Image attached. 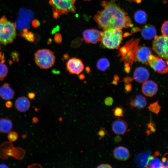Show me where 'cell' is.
Returning <instances> with one entry per match:
<instances>
[{"label":"cell","instance_id":"cell-17","mask_svg":"<svg viewBox=\"0 0 168 168\" xmlns=\"http://www.w3.org/2000/svg\"><path fill=\"white\" fill-rule=\"evenodd\" d=\"M15 106L18 111L22 112H26L29 110L30 106V102L27 97L22 96L18 97L16 100Z\"/></svg>","mask_w":168,"mask_h":168},{"label":"cell","instance_id":"cell-9","mask_svg":"<svg viewBox=\"0 0 168 168\" xmlns=\"http://www.w3.org/2000/svg\"><path fill=\"white\" fill-rule=\"evenodd\" d=\"M148 63L154 70L158 73L164 74L168 72V60H165L152 54L148 58Z\"/></svg>","mask_w":168,"mask_h":168},{"label":"cell","instance_id":"cell-32","mask_svg":"<svg viewBox=\"0 0 168 168\" xmlns=\"http://www.w3.org/2000/svg\"><path fill=\"white\" fill-rule=\"evenodd\" d=\"M114 115L117 117H121L123 116V110L120 107H116L112 110Z\"/></svg>","mask_w":168,"mask_h":168},{"label":"cell","instance_id":"cell-28","mask_svg":"<svg viewBox=\"0 0 168 168\" xmlns=\"http://www.w3.org/2000/svg\"><path fill=\"white\" fill-rule=\"evenodd\" d=\"M8 72L6 65L0 62V81H2L7 76Z\"/></svg>","mask_w":168,"mask_h":168},{"label":"cell","instance_id":"cell-30","mask_svg":"<svg viewBox=\"0 0 168 168\" xmlns=\"http://www.w3.org/2000/svg\"><path fill=\"white\" fill-rule=\"evenodd\" d=\"M18 138V135L16 132L15 131H10L7 135V138L11 142L16 141Z\"/></svg>","mask_w":168,"mask_h":168},{"label":"cell","instance_id":"cell-14","mask_svg":"<svg viewBox=\"0 0 168 168\" xmlns=\"http://www.w3.org/2000/svg\"><path fill=\"white\" fill-rule=\"evenodd\" d=\"M157 90V85L154 82L147 80L143 82L142 87V91L145 96L152 97L156 93Z\"/></svg>","mask_w":168,"mask_h":168},{"label":"cell","instance_id":"cell-41","mask_svg":"<svg viewBox=\"0 0 168 168\" xmlns=\"http://www.w3.org/2000/svg\"><path fill=\"white\" fill-rule=\"evenodd\" d=\"M114 141L116 142H119L121 141L122 138L120 136H116L114 138Z\"/></svg>","mask_w":168,"mask_h":168},{"label":"cell","instance_id":"cell-20","mask_svg":"<svg viewBox=\"0 0 168 168\" xmlns=\"http://www.w3.org/2000/svg\"><path fill=\"white\" fill-rule=\"evenodd\" d=\"M156 30L153 25L148 24L144 25L141 30V34L142 37L147 40L153 39L156 35Z\"/></svg>","mask_w":168,"mask_h":168},{"label":"cell","instance_id":"cell-19","mask_svg":"<svg viewBox=\"0 0 168 168\" xmlns=\"http://www.w3.org/2000/svg\"><path fill=\"white\" fill-rule=\"evenodd\" d=\"M14 95V91L8 83H5L0 87V96L3 100H11Z\"/></svg>","mask_w":168,"mask_h":168},{"label":"cell","instance_id":"cell-48","mask_svg":"<svg viewBox=\"0 0 168 168\" xmlns=\"http://www.w3.org/2000/svg\"><path fill=\"white\" fill-rule=\"evenodd\" d=\"M35 95L34 94H31L29 95V97L30 99H33L35 96Z\"/></svg>","mask_w":168,"mask_h":168},{"label":"cell","instance_id":"cell-5","mask_svg":"<svg viewBox=\"0 0 168 168\" xmlns=\"http://www.w3.org/2000/svg\"><path fill=\"white\" fill-rule=\"evenodd\" d=\"M36 64L40 68L47 69L54 66L55 60L54 53L47 49L37 50L34 54Z\"/></svg>","mask_w":168,"mask_h":168},{"label":"cell","instance_id":"cell-16","mask_svg":"<svg viewBox=\"0 0 168 168\" xmlns=\"http://www.w3.org/2000/svg\"><path fill=\"white\" fill-rule=\"evenodd\" d=\"M113 155L115 159L122 161H126L130 157L128 149L122 146L115 147L113 151Z\"/></svg>","mask_w":168,"mask_h":168},{"label":"cell","instance_id":"cell-34","mask_svg":"<svg viewBox=\"0 0 168 168\" xmlns=\"http://www.w3.org/2000/svg\"><path fill=\"white\" fill-rule=\"evenodd\" d=\"M54 40L57 44H60L62 41V38L61 34L60 33H56L54 36Z\"/></svg>","mask_w":168,"mask_h":168},{"label":"cell","instance_id":"cell-3","mask_svg":"<svg viewBox=\"0 0 168 168\" xmlns=\"http://www.w3.org/2000/svg\"><path fill=\"white\" fill-rule=\"evenodd\" d=\"M140 40L132 39L120 49L119 55L121 56V60L124 61L125 66L131 67L134 61L136 60V52Z\"/></svg>","mask_w":168,"mask_h":168},{"label":"cell","instance_id":"cell-4","mask_svg":"<svg viewBox=\"0 0 168 168\" xmlns=\"http://www.w3.org/2000/svg\"><path fill=\"white\" fill-rule=\"evenodd\" d=\"M16 35L15 24L7 20L5 16L0 19V42L3 44L12 43Z\"/></svg>","mask_w":168,"mask_h":168},{"label":"cell","instance_id":"cell-7","mask_svg":"<svg viewBox=\"0 0 168 168\" xmlns=\"http://www.w3.org/2000/svg\"><path fill=\"white\" fill-rule=\"evenodd\" d=\"M25 152L22 148L14 147L12 143L5 142L0 145V157L3 159H8V156L21 160L25 155Z\"/></svg>","mask_w":168,"mask_h":168},{"label":"cell","instance_id":"cell-39","mask_svg":"<svg viewBox=\"0 0 168 168\" xmlns=\"http://www.w3.org/2000/svg\"><path fill=\"white\" fill-rule=\"evenodd\" d=\"M133 80V78L129 77H127L124 79V81L125 84L130 83V82Z\"/></svg>","mask_w":168,"mask_h":168},{"label":"cell","instance_id":"cell-1","mask_svg":"<svg viewBox=\"0 0 168 168\" xmlns=\"http://www.w3.org/2000/svg\"><path fill=\"white\" fill-rule=\"evenodd\" d=\"M103 9L99 11L94 19L99 27L103 30L110 28L120 29L133 26L131 19L114 0L104 1L101 3Z\"/></svg>","mask_w":168,"mask_h":168},{"label":"cell","instance_id":"cell-11","mask_svg":"<svg viewBox=\"0 0 168 168\" xmlns=\"http://www.w3.org/2000/svg\"><path fill=\"white\" fill-rule=\"evenodd\" d=\"M66 65L68 71L72 74L79 75L84 69V65L82 61L77 58L70 59L67 62Z\"/></svg>","mask_w":168,"mask_h":168},{"label":"cell","instance_id":"cell-42","mask_svg":"<svg viewBox=\"0 0 168 168\" xmlns=\"http://www.w3.org/2000/svg\"><path fill=\"white\" fill-rule=\"evenodd\" d=\"M39 121L38 118L36 117H34L32 119V123L33 124H36Z\"/></svg>","mask_w":168,"mask_h":168},{"label":"cell","instance_id":"cell-6","mask_svg":"<svg viewBox=\"0 0 168 168\" xmlns=\"http://www.w3.org/2000/svg\"><path fill=\"white\" fill-rule=\"evenodd\" d=\"M49 3L52 6L54 18L69 12H75L76 10L75 3L71 0H49Z\"/></svg>","mask_w":168,"mask_h":168},{"label":"cell","instance_id":"cell-21","mask_svg":"<svg viewBox=\"0 0 168 168\" xmlns=\"http://www.w3.org/2000/svg\"><path fill=\"white\" fill-rule=\"evenodd\" d=\"M130 104L131 109L137 108L141 109L147 105V101L145 97L141 95H137L134 99H131Z\"/></svg>","mask_w":168,"mask_h":168},{"label":"cell","instance_id":"cell-49","mask_svg":"<svg viewBox=\"0 0 168 168\" xmlns=\"http://www.w3.org/2000/svg\"><path fill=\"white\" fill-rule=\"evenodd\" d=\"M86 72L87 73H88L90 71V68L88 67H87L86 68Z\"/></svg>","mask_w":168,"mask_h":168},{"label":"cell","instance_id":"cell-33","mask_svg":"<svg viewBox=\"0 0 168 168\" xmlns=\"http://www.w3.org/2000/svg\"><path fill=\"white\" fill-rule=\"evenodd\" d=\"M107 133V132L102 127H100L99 131L97 135L99 136L100 139H101Z\"/></svg>","mask_w":168,"mask_h":168},{"label":"cell","instance_id":"cell-35","mask_svg":"<svg viewBox=\"0 0 168 168\" xmlns=\"http://www.w3.org/2000/svg\"><path fill=\"white\" fill-rule=\"evenodd\" d=\"M114 102L113 99L110 97H106L105 100L104 102L105 104L107 106H110L112 105Z\"/></svg>","mask_w":168,"mask_h":168},{"label":"cell","instance_id":"cell-36","mask_svg":"<svg viewBox=\"0 0 168 168\" xmlns=\"http://www.w3.org/2000/svg\"><path fill=\"white\" fill-rule=\"evenodd\" d=\"M161 161V167L162 168H168V161L166 157H163L162 158Z\"/></svg>","mask_w":168,"mask_h":168},{"label":"cell","instance_id":"cell-38","mask_svg":"<svg viewBox=\"0 0 168 168\" xmlns=\"http://www.w3.org/2000/svg\"><path fill=\"white\" fill-rule=\"evenodd\" d=\"M28 168H42L41 165L37 163H34L32 165L28 166Z\"/></svg>","mask_w":168,"mask_h":168},{"label":"cell","instance_id":"cell-44","mask_svg":"<svg viewBox=\"0 0 168 168\" xmlns=\"http://www.w3.org/2000/svg\"><path fill=\"white\" fill-rule=\"evenodd\" d=\"M119 79V78L118 76L117 75H115L114 77V80L113 82L112 83L114 84H116L117 83V82L118 81Z\"/></svg>","mask_w":168,"mask_h":168},{"label":"cell","instance_id":"cell-8","mask_svg":"<svg viewBox=\"0 0 168 168\" xmlns=\"http://www.w3.org/2000/svg\"><path fill=\"white\" fill-rule=\"evenodd\" d=\"M154 38L152 49L161 58L168 60V37L156 35Z\"/></svg>","mask_w":168,"mask_h":168},{"label":"cell","instance_id":"cell-10","mask_svg":"<svg viewBox=\"0 0 168 168\" xmlns=\"http://www.w3.org/2000/svg\"><path fill=\"white\" fill-rule=\"evenodd\" d=\"M101 31L96 29H90L84 30L82 33V40L87 44H95L100 41Z\"/></svg>","mask_w":168,"mask_h":168},{"label":"cell","instance_id":"cell-12","mask_svg":"<svg viewBox=\"0 0 168 168\" xmlns=\"http://www.w3.org/2000/svg\"><path fill=\"white\" fill-rule=\"evenodd\" d=\"M19 18L16 23V25L18 28L26 27L29 26V24H29V22L33 17V13L29 10L21 9L19 14Z\"/></svg>","mask_w":168,"mask_h":168},{"label":"cell","instance_id":"cell-50","mask_svg":"<svg viewBox=\"0 0 168 168\" xmlns=\"http://www.w3.org/2000/svg\"><path fill=\"white\" fill-rule=\"evenodd\" d=\"M22 138L24 139L26 138L27 135L26 134H24L22 136Z\"/></svg>","mask_w":168,"mask_h":168},{"label":"cell","instance_id":"cell-31","mask_svg":"<svg viewBox=\"0 0 168 168\" xmlns=\"http://www.w3.org/2000/svg\"><path fill=\"white\" fill-rule=\"evenodd\" d=\"M168 21H165L163 23L161 28V31L162 35L168 37Z\"/></svg>","mask_w":168,"mask_h":168},{"label":"cell","instance_id":"cell-43","mask_svg":"<svg viewBox=\"0 0 168 168\" xmlns=\"http://www.w3.org/2000/svg\"><path fill=\"white\" fill-rule=\"evenodd\" d=\"M5 105L7 107L10 108L12 106V103L10 101H8L6 102Z\"/></svg>","mask_w":168,"mask_h":168},{"label":"cell","instance_id":"cell-45","mask_svg":"<svg viewBox=\"0 0 168 168\" xmlns=\"http://www.w3.org/2000/svg\"><path fill=\"white\" fill-rule=\"evenodd\" d=\"M9 168V167L7 165L5 164H0V168Z\"/></svg>","mask_w":168,"mask_h":168},{"label":"cell","instance_id":"cell-22","mask_svg":"<svg viewBox=\"0 0 168 168\" xmlns=\"http://www.w3.org/2000/svg\"><path fill=\"white\" fill-rule=\"evenodd\" d=\"M151 155L150 151H146L138 154L135 158V162L139 167H145Z\"/></svg>","mask_w":168,"mask_h":168},{"label":"cell","instance_id":"cell-29","mask_svg":"<svg viewBox=\"0 0 168 168\" xmlns=\"http://www.w3.org/2000/svg\"><path fill=\"white\" fill-rule=\"evenodd\" d=\"M147 128L146 133L148 136L150 134L155 132L156 130L155 124L151 121L147 124Z\"/></svg>","mask_w":168,"mask_h":168},{"label":"cell","instance_id":"cell-46","mask_svg":"<svg viewBox=\"0 0 168 168\" xmlns=\"http://www.w3.org/2000/svg\"><path fill=\"white\" fill-rule=\"evenodd\" d=\"M69 58V55L67 54H64L63 56V58L64 60L67 59Z\"/></svg>","mask_w":168,"mask_h":168},{"label":"cell","instance_id":"cell-18","mask_svg":"<svg viewBox=\"0 0 168 168\" xmlns=\"http://www.w3.org/2000/svg\"><path fill=\"white\" fill-rule=\"evenodd\" d=\"M149 76L147 69L143 67H138L134 71L133 79L139 83H143L148 79Z\"/></svg>","mask_w":168,"mask_h":168},{"label":"cell","instance_id":"cell-51","mask_svg":"<svg viewBox=\"0 0 168 168\" xmlns=\"http://www.w3.org/2000/svg\"><path fill=\"white\" fill-rule=\"evenodd\" d=\"M84 1H90L91 0H83Z\"/></svg>","mask_w":168,"mask_h":168},{"label":"cell","instance_id":"cell-25","mask_svg":"<svg viewBox=\"0 0 168 168\" xmlns=\"http://www.w3.org/2000/svg\"><path fill=\"white\" fill-rule=\"evenodd\" d=\"M134 17L137 22L140 24H143L147 21L148 16L145 11L139 10L135 13Z\"/></svg>","mask_w":168,"mask_h":168},{"label":"cell","instance_id":"cell-40","mask_svg":"<svg viewBox=\"0 0 168 168\" xmlns=\"http://www.w3.org/2000/svg\"><path fill=\"white\" fill-rule=\"evenodd\" d=\"M131 85L130 83L127 84L125 86V89L126 92L130 91L131 90Z\"/></svg>","mask_w":168,"mask_h":168},{"label":"cell","instance_id":"cell-26","mask_svg":"<svg viewBox=\"0 0 168 168\" xmlns=\"http://www.w3.org/2000/svg\"><path fill=\"white\" fill-rule=\"evenodd\" d=\"M110 64V62L107 58H102L98 60L96 67L99 70L104 71L109 67Z\"/></svg>","mask_w":168,"mask_h":168},{"label":"cell","instance_id":"cell-24","mask_svg":"<svg viewBox=\"0 0 168 168\" xmlns=\"http://www.w3.org/2000/svg\"><path fill=\"white\" fill-rule=\"evenodd\" d=\"M159 154L158 151H156L153 155L151 156L149 160L145 167L150 168H159L161 167V161L156 156Z\"/></svg>","mask_w":168,"mask_h":168},{"label":"cell","instance_id":"cell-13","mask_svg":"<svg viewBox=\"0 0 168 168\" xmlns=\"http://www.w3.org/2000/svg\"><path fill=\"white\" fill-rule=\"evenodd\" d=\"M152 54V51L149 47L143 46H138L136 52V60L148 65V58Z\"/></svg>","mask_w":168,"mask_h":168},{"label":"cell","instance_id":"cell-37","mask_svg":"<svg viewBox=\"0 0 168 168\" xmlns=\"http://www.w3.org/2000/svg\"><path fill=\"white\" fill-rule=\"evenodd\" d=\"M97 168H112V167L110 165L107 164H102L98 166Z\"/></svg>","mask_w":168,"mask_h":168},{"label":"cell","instance_id":"cell-2","mask_svg":"<svg viewBox=\"0 0 168 168\" xmlns=\"http://www.w3.org/2000/svg\"><path fill=\"white\" fill-rule=\"evenodd\" d=\"M123 37L121 29L110 28L101 31L100 41L102 45L107 48L117 49L122 42Z\"/></svg>","mask_w":168,"mask_h":168},{"label":"cell","instance_id":"cell-27","mask_svg":"<svg viewBox=\"0 0 168 168\" xmlns=\"http://www.w3.org/2000/svg\"><path fill=\"white\" fill-rule=\"evenodd\" d=\"M161 107L158 104V101L151 104L147 107L149 111L158 115Z\"/></svg>","mask_w":168,"mask_h":168},{"label":"cell","instance_id":"cell-47","mask_svg":"<svg viewBox=\"0 0 168 168\" xmlns=\"http://www.w3.org/2000/svg\"><path fill=\"white\" fill-rule=\"evenodd\" d=\"M84 77L85 76L83 74H80V75L79 76V79L81 80L83 79Z\"/></svg>","mask_w":168,"mask_h":168},{"label":"cell","instance_id":"cell-15","mask_svg":"<svg viewBox=\"0 0 168 168\" xmlns=\"http://www.w3.org/2000/svg\"><path fill=\"white\" fill-rule=\"evenodd\" d=\"M128 126L124 120L117 119L114 121L112 124L113 132L118 135H123L128 131Z\"/></svg>","mask_w":168,"mask_h":168},{"label":"cell","instance_id":"cell-23","mask_svg":"<svg viewBox=\"0 0 168 168\" xmlns=\"http://www.w3.org/2000/svg\"><path fill=\"white\" fill-rule=\"evenodd\" d=\"M13 123L7 118H0V133H8L12 130Z\"/></svg>","mask_w":168,"mask_h":168}]
</instances>
